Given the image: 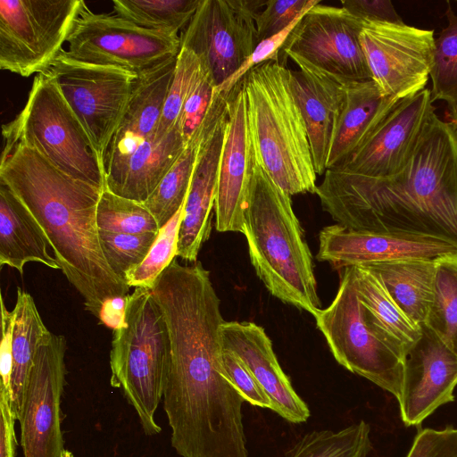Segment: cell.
I'll return each mask as SVG.
<instances>
[{
	"label": "cell",
	"mask_w": 457,
	"mask_h": 457,
	"mask_svg": "<svg viewBox=\"0 0 457 457\" xmlns=\"http://www.w3.org/2000/svg\"><path fill=\"white\" fill-rule=\"evenodd\" d=\"M320 0H269L255 19L260 43L289 26L299 15L319 4Z\"/></svg>",
	"instance_id": "f35d334b"
},
{
	"label": "cell",
	"mask_w": 457,
	"mask_h": 457,
	"mask_svg": "<svg viewBox=\"0 0 457 457\" xmlns=\"http://www.w3.org/2000/svg\"><path fill=\"white\" fill-rule=\"evenodd\" d=\"M158 233L124 234L99 230L101 248L112 270L125 281L126 274L145 260Z\"/></svg>",
	"instance_id": "8d00e7d4"
},
{
	"label": "cell",
	"mask_w": 457,
	"mask_h": 457,
	"mask_svg": "<svg viewBox=\"0 0 457 457\" xmlns=\"http://www.w3.org/2000/svg\"><path fill=\"white\" fill-rule=\"evenodd\" d=\"M49 243L31 214L4 184L0 183V265L22 275L27 262H39L61 270L48 250Z\"/></svg>",
	"instance_id": "d4e9b609"
},
{
	"label": "cell",
	"mask_w": 457,
	"mask_h": 457,
	"mask_svg": "<svg viewBox=\"0 0 457 457\" xmlns=\"http://www.w3.org/2000/svg\"><path fill=\"white\" fill-rule=\"evenodd\" d=\"M96 223L99 230L114 233L144 234L160 230L144 203L120 196L107 188L102 191L98 202Z\"/></svg>",
	"instance_id": "836d02e7"
},
{
	"label": "cell",
	"mask_w": 457,
	"mask_h": 457,
	"mask_svg": "<svg viewBox=\"0 0 457 457\" xmlns=\"http://www.w3.org/2000/svg\"><path fill=\"white\" fill-rule=\"evenodd\" d=\"M183 210L184 205L159 230L158 236L145 260L126 274L125 281L129 287L150 289L161 273L175 259V256H177L178 233Z\"/></svg>",
	"instance_id": "e575fe53"
},
{
	"label": "cell",
	"mask_w": 457,
	"mask_h": 457,
	"mask_svg": "<svg viewBox=\"0 0 457 457\" xmlns=\"http://www.w3.org/2000/svg\"><path fill=\"white\" fill-rule=\"evenodd\" d=\"M45 71L53 77L104 163L137 76L115 67L75 61L62 52Z\"/></svg>",
	"instance_id": "30bf717a"
},
{
	"label": "cell",
	"mask_w": 457,
	"mask_h": 457,
	"mask_svg": "<svg viewBox=\"0 0 457 457\" xmlns=\"http://www.w3.org/2000/svg\"><path fill=\"white\" fill-rule=\"evenodd\" d=\"M62 54L81 62L115 67L135 76L177 57L180 36L148 30L118 15L95 13L83 3Z\"/></svg>",
	"instance_id": "ba28073f"
},
{
	"label": "cell",
	"mask_w": 457,
	"mask_h": 457,
	"mask_svg": "<svg viewBox=\"0 0 457 457\" xmlns=\"http://www.w3.org/2000/svg\"><path fill=\"white\" fill-rule=\"evenodd\" d=\"M169 350L167 326L151 290L135 287L125 298L123 321L113 330L110 383L122 391L147 436L162 430L154 414L162 400Z\"/></svg>",
	"instance_id": "5b68a950"
},
{
	"label": "cell",
	"mask_w": 457,
	"mask_h": 457,
	"mask_svg": "<svg viewBox=\"0 0 457 457\" xmlns=\"http://www.w3.org/2000/svg\"><path fill=\"white\" fill-rule=\"evenodd\" d=\"M286 55L298 67L291 70V87L306 124L316 173L323 175L345 104L347 80L293 53Z\"/></svg>",
	"instance_id": "d6986e66"
},
{
	"label": "cell",
	"mask_w": 457,
	"mask_h": 457,
	"mask_svg": "<svg viewBox=\"0 0 457 457\" xmlns=\"http://www.w3.org/2000/svg\"><path fill=\"white\" fill-rule=\"evenodd\" d=\"M314 318L341 366L399 398L404 356L369 324L358 298L352 266L344 268L334 300Z\"/></svg>",
	"instance_id": "52a82bcc"
},
{
	"label": "cell",
	"mask_w": 457,
	"mask_h": 457,
	"mask_svg": "<svg viewBox=\"0 0 457 457\" xmlns=\"http://www.w3.org/2000/svg\"><path fill=\"white\" fill-rule=\"evenodd\" d=\"M447 25L435 38L432 80V100L445 101L452 117L457 114V15L447 2Z\"/></svg>",
	"instance_id": "d6a6232c"
},
{
	"label": "cell",
	"mask_w": 457,
	"mask_h": 457,
	"mask_svg": "<svg viewBox=\"0 0 457 457\" xmlns=\"http://www.w3.org/2000/svg\"><path fill=\"white\" fill-rule=\"evenodd\" d=\"M320 3L306 12L281 50L344 79L371 80L360 42L363 20L342 6Z\"/></svg>",
	"instance_id": "4fadbf2b"
},
{
	"label": "cell",
	"mask_w": 457,
	"mask_h": 457,
	"mask_svg": "<svg viewBox=\"0 0 457 457\" xmlns=\"http://www.w3.org/2000/svg\"><path fill=\"white\" fill-rule=\"evenodd\" d=\"M202 71L199 58L181 47L157 128L158 136L163 137L177 127L183 104Z\"/></svg>",
	"instance_id": "d590c367"
},
{
	"label": "cell",
	"mask_w": 457,
	"mask_h": 457,
	"mask_svg": "<svg viewBox=\"0 0 457 457\" xmlns=\"http://www.w3.org/2000/svg\"><path fill=\"white\" fill-rule=\"evenodd\" d=\"M399 100L384 96L371 80L346 83V101L327 160L342 167L371 137Z\"/></svg>",
	"instance_id": "603a6c76"
},
{
	"label": "cell",
	"mask_w": 457,
	"mask_h": 457,
	"mask_svg": "<svg viewBox=\"0 0 457 457\" xmlns=\"http://www.w3.org/2000/svg\"><path fill=\"white\" fill-rule=\"evenodd\" d=\"M434 112L428 88L399 100L368 141L339 168L377 178L399 173L410 162Z\"/></svg>",
	"instance_id": "2e32d148"
},
{
	"label": "cell",
	"mask_w": 457,
	"mask_h": 457,
	"mask_svg": "<svg viewBox=\"0 0 457 457\" xmlns=\"http://www.w3.org/2000/svg\"><path fill=\"white\" fill-rule=\"evenodd\" d=\"M201 0H114L119 17L148 30L179 35L194 16Z\"/></svg>",
	"instance_id": "4dcf8cb0"
},
{
	"label": "cell",
	"mask_w": 457,
	"mask_h": 457,
	"mask_svg": "<svg viewBox=\"0 0 457 457\" xmlns=\"http://www.w3.org/2000/svg\"><path fill=\"white\" fill-rule=\"evenodd\" d=\"M453 118V124L454 125L456 131H457V114L452 117Z\"/></svg>",
	"instance_id": "7dc6e473"
},
{
	"label": "cell",
	"mask_w": 457,
	"mask_h": 457,
	"mask_svg": "<svg viewBox=\"0 0 457 457\" xmlns=\"http://www.w3.org/2000/svg\"><path fill=\"white\" fill-rule=\"evenodd\" d=\"M14 324L13 311L9 312L4 305V299L1 297V327L2 339L0 345V386L10 392L11 376L12 370V331Z\"/></svg>",
	"instance_id": "ee69618b"
},
{
	"label": "cell",
	"mask_w": 457,
	"mask_h": 457,
	"mask_svg": "<svg viewBox=\"0 0 457 457\" xmlns=\"http://www.w3.org/2000/svg\"><path fill=\"white\" fill-rule=\"evenodd\" d=\"M406 457H457V428L420 429Z\"/></svg>",
	"instance_id": "b9f144b4"
},
{
	"label": "cell",
	"mask_w": 457,
	"mask_h": 457,
	"mask_svg": "<svg viewBox=\"0 0 457 457\" xmlns=\"http://www.w3.org/2000/svg\"><path fill=\"white\" fill-rule=\"evenodd\" d=\"M0 183L39 225L87 311L101 320L105 306L129 295L101 248L96 210L103 189L64 173L21 141L4 144Z\"/></svg>",
	"instance_id": "7a4b0ae2"
},
{
	"label": "cell",
	"mask_w": 457,
	"mask_h": 457,
	"mask_svg": "<svg viewBox=\"0 0 457 457\" xmlns=\"http://www.w3.org/2000/svg\"><path fill=\"white\" fill-rule=\"evenodd\" d=\"M254 163L246 100L241 81L233 89L227 107L214 205L215 227L219 232L245 233L244 215Z\"/></svg>",
	"instance_id": "9a60e30c"
},
{
	"label": "cell",
	"mask_w": 457,
	"mask_h": 457,
	"mask_svg": "<svg viewBox=\"0 0 457 457\" xmlns=\"http://www.w3.org/2000/svg\"><path fill=\"white\" fill-rule=\"evenodd\" d=\"M212 120L204 122L200 132L186 145L157 187L144 202L156 220L160 229L172 219L186 202L198 148Z\"/></svg>",
	"instance_id": "f1b7e54d"
},
{
	"label": "cell",
	"mask_w": 457,
	"mask_h": 457,
	"mask_svg": "<svg viewBox=\"0 0 457 457\" xmlns=\"http://www.w3.org/2000/svg\"><path fill=\"white\" fill-rule=\"evenodd\" d=\"M66 348L63 336L49 332L37 351L19 420L24 457H60L64 450L61 397Z\"/></svg>",
	"instance_id": "5bb4252c"
},
{
	"label": "cell",
	"mask_w": 457,
	"mask_h": 457,
	"mask_svg": "<svg viewBox=\"0 0 457 457\" xmlns=\"http://www.w3.org/2000/svg\"><path fill=\"white\" fill-rule=\"evenodd\" d=\"M14 422L10 392L0 386V457L15 456Z\"/></svg>",
	"instance_id": "f6af8a7d"
},
{
	"label": "cell",
	"mask_w": 457,
	"mask_h": 457,
	"mask_svg": "<svg viewBox=\"0 0 457 457\" xmlns=\"http://www.w3.org/2000/svg\"><path fill=\"white\" fill-rule=\"evenodd\" d=\"M227 107L228 104L224 112L207 127L201 140L179 228L177 256L194 263L212 231Z\"/></svg>",
	"instance_id": "ffe728a7"
},
{
	"label": "cell",
	"mask_w": 457,
	"mask_h": 457,
	"mask_svg": "<svg viewBox=\"0 0 457 457\" xmlns=\"http://www.w3.org/2000/svg\"><path fill=\"white\" fill-rule=\"evenodd\" d=\"M421 336L404 357L398 400L404 425L416 426L438 407L453 402L457 386V354L425 324Z\"/></svg>",
	"instance_id": "e0dca14e"
},
{
	"label": "cell",
	"mask_w": 457,
	"mask_h": 457,
	"mask_svg": "<svg viewBox=\"0 0 457 457\" xmlns=\"http://www.w3.org/2000/svg\"><path fill=\"white\" fill-rule=\"evenodd\" d=\"M342 7L362 20L403 23L389 0H343Z\"/></svg>",
	"instance_id": "7bdbcfd3"
},
{
	"label": "cell",
	"mask_w": 457,
	"mask_h": 457,
	"mask_svg": "<svg viewBox=\"0 0 457 457\" xmlns=\"http://www.w3.org/2000/svg\"><path fill=\"white\" fill-rule=\"evenodd\" d=\"M221 334L223 347L246 364L270 398L272 411L292 423L306 421L310 410L280 367L264 328L250 321H225Z\"/></svg>",
	"instance_id": "44dd1931"
},
{
	"label": "cell",
	"mask_w": 457,
	"mask_h": 457,
	"mask_svg": "<svg viewBox=\"0 0 457 457\" xmlns=\"http://www.w3.org/2000/svg\"><path fill=\"white\" fill-rule=\"evenodd\" d=\"M456 252L453 245L432 237L356 231L336 224L320 230L316 258L345 268L402 259H436Z\"/></svg>",
	"instance_id": "ac0fdd59"
},
{
	"label": "cell",
	"mask_w": 457,
	"mask_h": 457,
	"mask_svg": "<svg viewBox=\"0 0 457 457\" xmlns=\"http://www.w3.org/2000/svg\"><path fill=\"white\" fill-rule=\"evenodd\" d=\"M82 0H0V68L22 77L63 51Z\"/></svg>",
	"instance_id": "9c48e42d"
},
{
	"label": "cell",
	"mask_w": 457,
	"mask_h": 457,
	"mask_svg": "<svg viewBox=\"0 0 457 457\" xmlns=\"http://www.w3.org/2000/svg\"><path fill=\"white\" fill-rule=\"evenodd\" d=\"M433 302L424 323L457 354V252L435 259Z\"/></svg>",
	"instance_id": "f546056e"
},
{
	"label": "cell",
	"mask_w": 457,
	"mask_h": 457,
	"mask_svg": "<svg viewBox=\"0 0 457 457\" xmlns=\"http://www.w3.org/2000/svg\"><path fill=\"white\" fill-rule=\"evenodd\" d=\"M214 85L204 69L181 109L177 127L186 145L200 132L213 103Z\"/></svg>",
	"instance_id": "74e56055"
},
{
	"label": "cell",
	"mask_w": 457,
	"mask_h": 457,
	"mask_svg": "<svg viewBox=\"0 0 457 457\" xmlns=\"http://www.w3.org/2000/svg\"><path fill=\"white\" fill-rule=\"evenodd\" d=\"M185 147L178 127L163 137L156 133L143 142L122 166L106 179V188L120 196L144 203Z\"/></svg>",
	"instance_id": "cb8c5ba5"
},
{
	"label": "cell",
	"mask_w": 457,
	"mask_h": 457,
	"mask_svg": "<svg viewBox=\"0 0 457 457\" xmlns=\"http://www.w3.org/2000/svg\"><path fill=\"white\" fill-rule=\"evenodd\" d=\"M223 363L229 379L246 402L261 408L273 409L270 398L238 355L224 348Z\"/></svg>",
	"instance_id": "60d3db41"
},
{
	"label": "cell",
	"mask_w": 457,
	"mask_h": 457,
	"mask_svg": "<svg viewBox=\"0 0 457 457\" xmlns=\"http://www.w3.org/2000/svg\"><path fill=\"white\" fill-rule=\"evenodd\" d=\"M261 0H201L180 36L181 47L192 51L220 86L245 62L259 44L255 19Z\"/></svg>",
	"instance_id": "8fae6325"
},
{
	"label": "cell",
	"mask_w": 457,
	"mask_h": 457,
	"mask_svg": "<svg viewBox=\"0 0 457 457\" xmlns=\"http://www.w3.org/2000/svg\"><path fill=\"white\" fill-rule=\"evenodd\" d=\"M305 13L306 12L299 15L289 26L278 34L262 40L241 67L220 86L214 87V92L229 94L250 70L267 61L278 60V54L287 37Z\"/></svg>",
	"instance_id": "ab89813d"
},
{
	"label": "cell",
	"mask_w": 457,
	"mask_h": 457,
	"mask_svg": "<svg viewBox=\"0 0 457 457\" xmlns=\"http://www.w3.org/2000/svg\"><path fill=\"white\" fill-rule=\"evenodd\" d=\"M361 265L379 279L411 321L419 326L426 322L434 296L435 259H402Z\"/></svg>",
	"instance_id": "484cf974"
},
{
	"label": "cell",
	"mask_w": 457,
	"mask_h": 457,
	"mask_svg": "<svg viewBox=\"0 0 457 457\" xmlns=\"http://www.w3.org/2000/svg\"><path fill=\"white\" fill-rule=\"evenodd\" d=\"M244 218V235L259 278L273 296L314 317L321 304L312 256L291 195L256 162Z\"/></svg>",
	"instance_id": "3957f363"
},
{
	"label": "cell",
	"mask_w": 457,
	"mask_h": 457,
	"mask_svg": "<svg viewBox=\"0 0 457 457\" xmlns=\"http://www.w3.org/2000/svg\"><path fill=\"white\" fill-rule=\"evenodd\" d=\"M360 42L372 80L397 100L425 89L433 66V29L363 20Z\"/></svg>",
	"instance_id": "7c38bea8"
},
{
	"label": "cell",
	"mask_w": 457,
	"mask_h": 457,
	"mask_svg": "<svg viewBox=\"0 0 457 457\" xmlns=\"http://www.w3.org/2000/svg\"><path fill=\"white\" fill-rule=\"evenodd\" d=\"M3 136L4 144L25 142L64 173L106 188L104 163L46 71L35 77L24 108L3 125Z\"/></svg>",
	"instance_id": "8992f818"
},
{
	"label": "cell",
	"mask_w": 457,
	"mask_h": 457,
	"mask_svg": "<svg viewBox=\"0 0 457 457\" xmlns=\"http://www.w3.org/2000/svg\"><path fill=\"white\" fill-rule=\"evenodd\" d=\"M12 311L14 324L10 398L12 415L19 421L37 351L50 331L45 326L33 297L20 287Z\"/></svg>",
	"instance_id": "83f0119b"
},
{
	"label": "cell",
	"mask_w": 457,
	"mask_h": 457,
	"mask_svg": "<svg viewBox=\"0 0 457 457\" xmlns=\"http://www.w3.org/2000/svg\"><path fill=\"white\" fill-rule=\"evenodd\" d=\"M370 428L364 420L338 431L305 434L286 457H367L371 450Z\"/></svg>",
	"instance_id": "1f68e13d"
},
{
	"label": "cell",
	"mask_w": 457,
	"mask_h": 457,
	"mask_svg": "<svg viewBox=\"0 0 457 457\" xmlns=\"http://www.w3.org/2000/svg\"><path fill=\"white\" fill-rule=\"evenodd\" d=\"M254 161L287 194L316 193L306 124L287 61L270 60L242 79Z\"/></svg>",
	"instance_id": "277c9868"
},
{
	"label": "cell",
	"mask_w": 457,
	"mask_h": 457,
	"mask_svg": "<svg viewBox=\"0 0 457 457\" xmlns=\"http://www.w3.org/2000/svg\"><path fill=\"white\" fill-rule=\"evenodd\" d=\"M352 267L358 298L369 324L405 357L420 339L421 327L404 314L370 270L362 265Z\"/></svg>",
	"instance_id": "4316f807"
},
{
	"label": "cell",
	"mask_w": 457,
	"mask_h": 457,
	"mask_svg": "<svg viewBox=\"0 0 457 457\" xmlns=\"http://www.w3.org/2000/svg\"><path fill=\"white\" fill-rule=\"evenodd\" d=\"M177 57L134 79L129 101L104 157L105 180L157 132L164 102L173 77Z\"/></svg>",
	"instance_id": "7402d4cb"
},
{
	"label": "cell",
	"mask_w": 457,
	"mask_h": 457,
	"mask_svg": "<svg viewBox=\"0 0 457 457\" xmlns=\"http://www.w3.org/2000/svg\"><path fill=\"white\" fill-rule=\"evenodd\" d=\"M316 193L337 225L428 236L457 247V131L434 112L406 167L377 178L326 170Z\"/></svg>",
	"instance_id": "6da1fadb"
},
{
	"label": "cell",
	"mask_w": 457,
	"mask_h": 457,
	"mask_svg": "<svg viewBox=\"0 0 457 457\" xmlns=\"http://www.w3.org/2000/svg\"><path fill=\"white\" fill-rule=\"evenodd\" d=\"M60 457H74V455L71 451L64 449Z\"/></svg>",
	"instance_id": "bcb514c9"
}]
</instances>
